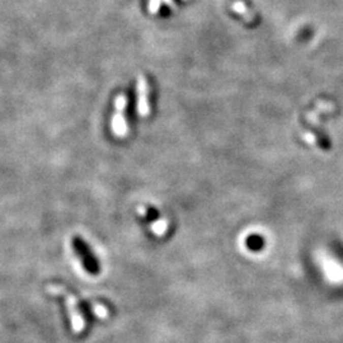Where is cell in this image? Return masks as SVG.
I'll use <instances>...</instances> for the list:
<instances>
[{
    "instance_id": "1",
    "label": "cell",
    "mask_w": 343,
    "mask_h": 343,
    "mask_svg": "<svg viewBox=\"0 0 343 343\" xmlns=\"http://www.w3.org/2000/svg\"><path fill=\"white\" fill-rule=\"evenodd\" d=\"M48 294L55 295V296H63L65 299L66 307H68L69 315H70L71 319V327L75 333H80L81 330L85 327V323H84L83 315H81L80 309H79L78 305V299L74 296L71 292H69L68 290H65V287L60 286V285H48L47 286Z\"/></svg>"
},
{
    "instance_id": "2",
    "label": "cell",
    "mask_w": 343,
    "mask_h": 343,
    "mask_svg": "<svg viewBox=\"0 0 343 343\" xmlns=\"http://www.w3.org/2000/svg\"><path fill=\"white\" fill-rule=\"evenodd\" d=\"M126 106H127V97L124 94H119L117 96L116 102H114V108L116 112L113 114V118H112V131L116 135L117 137H124L129 132V127H127L126 122V116H124V112H126Z\"/></svg>"
},
{
    "instance_id": "3",
    "label": "cell",
    "mask_w": 343,
    "mask_h": 343,
    "mask_svg": "<svg viewBox=\"0 0 343 343\" xmlns=\"http://www.w3.org/2000/svg\"><path fill=\"white\" fill-rule=\"evenodd\" d=\"M149 84L144 75H140L137 79V112L140 116L146 117L150 113L149 104Z\"/></svg>"
},
{
    "instance_id": "4",
    "label": "cell",
    "mask_w": 343,
    "mask_h": 343,
    "mask_svg": "<svg viewBox=\"0 0 343 343\" xmlns=\"http://www.w3.org/2000/svg\"><path fill=\"white\" fill-rule=\"evenodd\" d=\"M233 10L235 13H238L240 17H243V19H245L248 23H254L256 22V15L248 9L245 4L243 2H235L233 4Z\"/></svg>"
},
{
    "instance_id": "5",
    "label": "cell",
    "mask_w": 343,
    "mask_h": 343,
    "mask_svg": "<svg viewBox=\"0 0 343 343\" xmlns=\"http://www.w3.org/2000/svg\"><path fill=\"white\" fill-rule=\"evenodd\" d=\"M160 3H162V0H150L149 3L150 13H152V14L158 13V10H159L160 8Z\"/></svg>"
},
{
    "instance_id": "6",
    "label": "cell",
    "mask_w": 343,
    "mask_h": 343,
    "mask_svg": "<svg viewBox=\"0 0 343 343\" xmlns=\"http://www.w3.org/2000/svg\"><path fill=\"white\" fill-rule=\"evenodd\" d=\"M152 229H154V231L157 234H162L164 233V229H165V223H163V221H158V223H155L154 225H152Z\"/></svg>"
},
{
    "instance_id": "7",
    "label": "cell",
    "mask_w": 343,
    "mask_h": 343,
    "mask_svg": "<svg viewBox=\"0 0 343 343\" xmlns=\"http://www.w3.org/2000/svg\"><path fill=\"white\" fill-rule=\"evenodd\" d=\"M94 309H96L97 315H98L99 318H106L107 317V310L104 306H99V305H97V306H94Z\"/></svg>"
},
{
    "instance_id": "8",
    "label": "cell",
    "mask_w": 343,
    "mask_h": 343,
    "mask_svg": "<svg viewBox=\"0 0 343 343\" xmlns=\"http://www.w3.org/2000/svg\"><path fill=\"white\" fill-rule=\"evenodd\" d=\"M304 139L306 140L307 142H310V144H313V145L317 144V139H315V137L313 136L311 134H305L304 135Z\"/></svg>"
},
{
    "instance_id": "9",
    "label": "cell",
    "mask_w": 343,
    "mask_h": 343,
    "mask_svg": "<svg viewBox=\"0 0 343 343\" xmlns=\"http://www.w3.org/2000/svg\"><path fill=\"white\" fill-rule=\"evenodd\" d=\"M162 2L165 3V4H167L169 8H174L175 7L174 0H162Z\"/></svg>"
}]
</instances>
